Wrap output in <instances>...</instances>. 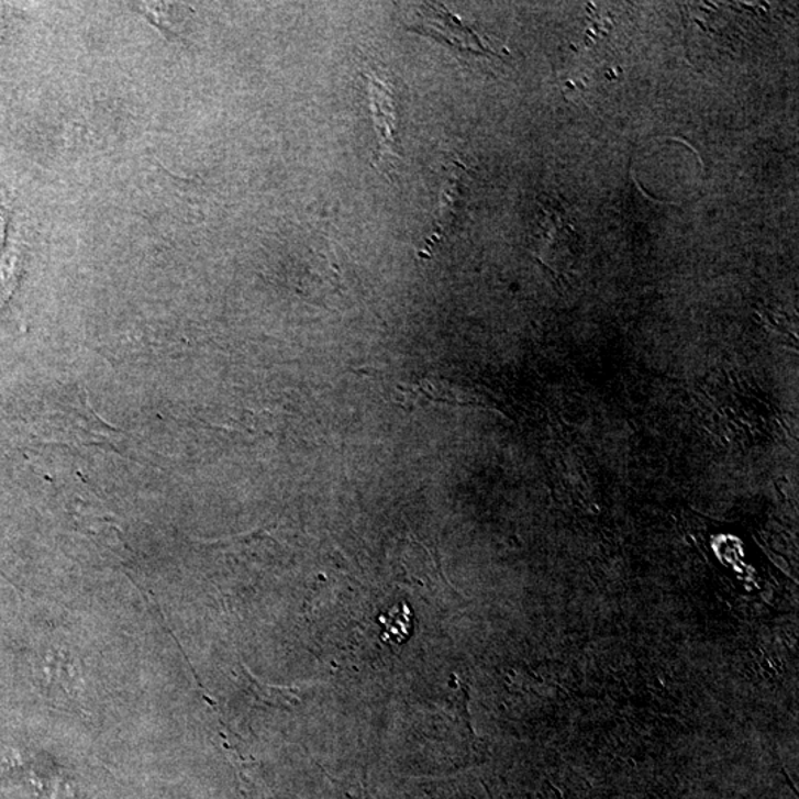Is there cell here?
I'll use <instances>...</instances> for the list:
<instances>
[{
	"mask_svg": "<svg viewBox=\"0 0 799 799\" xmlns=\"http://www.w3.org/2000/svg\"><path fill=\"white\" fill-rule=\"evenodd\" d=\"M371 114H374L376 132H378V160L399 159L397 143V114L392 87L378 76H367Z\"/></svg>",
	"mask_w": 799,
	"mask_h": 799,
	"instance_id": "6da1fadb",
	"label": "cell"
},
{
	"mask_svg": "<svg viewBox=\"0 0 799 799\" xmlns=\"http://www.w3.org/2000/svg\"><path fill=\"white\" fill-rule=\"evenodd\" d=\"M379 622L384 626V641L400 644L409 639L410 626H412V614H410L408 606L392 607L390 612L379 618Z\"/></svg>",
	"mask_w": 799,
	"mask_h": 799,
	"instance_id": "7a4b0ae2",
	"label": "cell"
},
{
	"mask_svg": "<svg viewBox=\"0 0 799 799\" xmlns=\"http://www.w3.org/2000/svg\"><path fill=\"white\" fill-rule=\"evenodd\" d=\"M21 271V255L19 247H12L7 255L0 259V309L10 299L19 284Z\"/></svg>",
	"mask_w": 799,
	"mask_h": 799,
	"instance_id": "3957f363",
	"label": "cell"
},
{
	"mask_svg": "<svg viewBox=\"0 0 799 799\" xmlns=\"http://www.w3.org/2000/svg\"><path fill=\"white\" fill-rule=\"evenodd\" d=\"M5 215H0V247H2L3 238H5Z\"/></svg>",
	"mask_w": 799,
	"mask_h": 799,
	"instance_id": "277c9868",
	"label": "cell"
}]
</instances>
